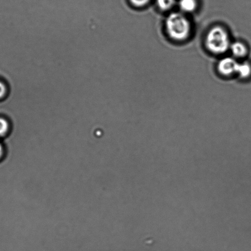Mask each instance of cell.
Returning a JSON list of instances; mask_svg holds the SVG:
<instances>
[{
  "mask_svg": "<svg viewBox=\"0 0 251 251\" xmlns=\"http://www.w3.org/2000/svg\"><path fill=\"white\" fill-rule=\"evenodd\" d=\"M167 33L175 41L186 40L191 35L192 25L190 21L183 14L174 12L166 20Z\"/></svg>",
  "mask_w": 251,
  "mask_h": 251,
  "instance_id": "1",
  "label": "cell"
},
{
  "mask_svg": "<svg viewBox=\"0 0 251 251\" xmlns=\"http://www.w3.org/2000/svg\"><path fill=\"white\" fill-rule=\"evenodd\" d=\"M230 39L227 31L220 26H216L208 31L206 46L213 53H224L230 48Z\"/></svg>",
  "mask_w": 251,
  "mask_h": 251,
  "instance_id": "2",
  "label": "cell"
},
{
  "mask_svg": "<svg viewBox=\"0 0 251 251\" xmlns=\"http://www.w3.org/2000/svg\"><path fill=\"white\" fill-rule=\"evenodd\" d=\"M238 62L235 58L225 57L218 63V69L221 75L229 76L234 75L237 72Z\"/></svg>",
  "mask_w": 251,
  "mask_h": 251,
  "instance_id": "3",
  "label": "cell"
},
{
  "mask_svg": "<svg viewBox=\"0 0 251 251\" xmlns=\"http://www.w3.org/2000/svg\"><path fill=\"white\" fill-rule=\"evenodd\" d=\"M230 50L233 55L237 58H243L247 55V46L241 42H235L230 45Z\"/></svg>",
  "mask_w": 251,
  "mask_h": 251,
  "instance_id": "4",
  "label": "cell"
},
{
  "mask_svg": "<svg viewBox=\"0 0 251 251\" xmlns=\"http://www.w3.org/2000/svg\"><path fill=\"white\" fill-rule=\"evenodd\" d=\"M236 74L240 77L246 78L251 75V66L249 63H238Z\"/></svg>",
  "mask_w": 251,
  "mask_h": 251,
  "instance_id": "5",
  "label": "cell"
},
{
  "mask_svg": "<svg viewBox=\"0 0 251 251\" xmlns=\"http://www.w3.org/2000/svg\"><path fill=\"white\" fill-rule=\"evenodd\" d=\"M197 6L196 0H180L179 6L182 11L186 12H192L195 11Z\"/></svg>",
  "mask_w": 251,
  "mask_h": 251,
  "instance_id": "6",
  "label": "cell"
},
{
  "mask_svg": "<svg viewBox=\"0 0 251 251\" xmlns=\"http://www.w3.org/2000/svg\"><path fill=\"white\" fill-rule=\"evenodd\" d=\"M175 0H157V3L162 11H168L174 6Z\"/></svg>",
  "mask_w": 251,
  "mask_h": 251,
  "instance_id": "7",
  "label": "cell"
},
{
  "mask_svg": "<svg viewBox=\"0 0 251 251\" xmlns=\"http://www.w3.org/2000/svg\"><path fill=\"white\" fill-rule=\"evenodd\" d=\"M9 130L8 121L3 117H0V137L5 136Z\"/></svg>",
  "mask_w": 251,
  "mask_h": 251,
  "instance_id": "8",
  "label": "cell"
},
{
  "mask_svg": "<svg viewBox=\"0 0 251 251\" xmlns=\"http://www.w3.org/2000/svg\"><path fill=\"white\" fill-rule=\"evenodd\" d=\"M150 0H130L132 3L135 6L142 7L146 5Z\"/></svg>",
  "mask_w": 251,
  "mask_h": 251,
  "instance_id": "9",
  "label": "cell"
},
{
  "mask_svg": "<svg viewBox=\"0 0 251 251\" xmlns=\"http://www.w3.org/2000/svg\"><path fill=\"white\" fill-rule=\"evenodd\" d=\"M7 88L6 85L0 80V100H2L6 96Z\"/></svg>",
  "mask_w": 251,
  "mask_h": 251,
  "instance_id": "10",
  "label": "cell"
},
{
  "mask_svg": "<svg viewBox=\"0 0 251 251\" xmlns=\"http://www.w3.org/2000/svg\"><path fill=\"white\" fill-rule=\"evenodd\" d=\"M4 153V150L3 145H2L1 143L0 142V159L2 158Z\"/></svg>",
  "mask_w": 251,
  "mask_h": 251,
  "instance_id": "11",
  "label": "cell"
}]
</instances>
